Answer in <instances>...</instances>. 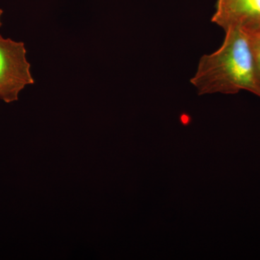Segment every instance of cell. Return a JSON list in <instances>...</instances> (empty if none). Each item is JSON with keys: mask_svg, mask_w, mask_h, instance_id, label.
<instances>
[{"mask_svg": "<svg viewBox=\"0 0 260 260\" xmlns=\"http://www.w3.org/2000/svg\"><path fill=\"white\" fill-rule=\"evenodd\" d=\"M190 83L200 94L246 90L260 96V75L251 38L239 29L225 30L220 47L200 58Z\"/></svg>", "mask_w": 260, "mask_h": 260, "instance_id": "obj_1", "label": "cell"}, {"mask_svg": "<svg viewBox=\"0 0 260 260\" xmlns=\"http://www.w3.org/2000/svg\"><path fill=\"white\" fill-rule=\"evenodd\" d=\"M23 42L0 34V99L6 103L18 100L20 92L35 83Z\"/></svg>", "mask_w": 260, "mask_h": 260, "instance_id": "obj_2", "label": "cell"}, {"mask_svg": "<svg viewBox=\"0 0 260 260\" xmlns=\"http://www.w3.org/2000/svg\"><path fill=\"white\" fill-rule=\"evenodd\" d=\"M224 31L237 28L249 37L260 36V0H216L211 18Z\"/></svg>", "mask_w": 260, "mask_h": 260, "instance_id": "obj_3", "label": "cell"}, {"mask_svg": "<svg viewBox=\"0 0 260 260\" xmlns=\"http://www.w3.org/2000/svg\"><path fill=\"white\" fill-rule=\"evenodd\" d=\"M251 39L256 64H257L258 70H259L260 75V36L251 38Z\"/></svg>", "mask_w": 260, "mask_h": 260, "instance_id": "obj_4", "label": "cell"}, {"mask_svg": "<svg viewBox=\"0 0 260 260\" xmlns=\"http://www.w3.org/2000/svg\"><path fill=\"white\" fill-rule=\"evenodd\" d=\"M3 10L0 9V28H1L2 25H3V22H2V17H3Z\"/></svg>", "mask_w": 260, "mask_h": 260, "instance_id": "obj_5", "label": "cell"}]
</instances>
